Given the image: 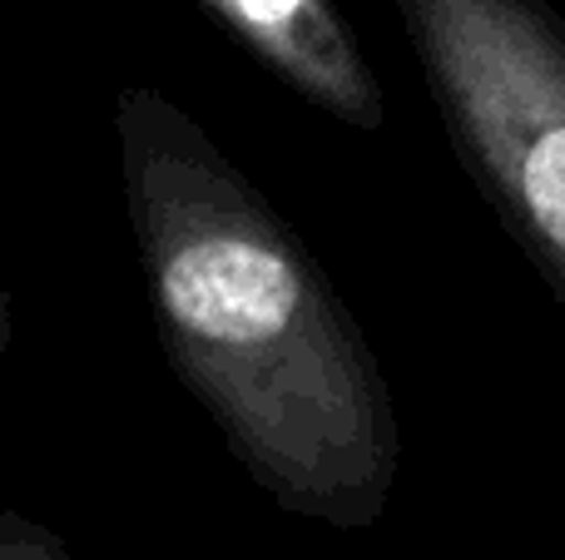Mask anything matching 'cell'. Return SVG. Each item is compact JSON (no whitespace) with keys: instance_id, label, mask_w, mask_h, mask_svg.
Masks as SVG:
<instances>
[{"instance_id":"6da1fadb","label":"cell","mask_w":565,"mask_h":560,"mask_svg":"<svg viewBox=\"0 0 565 560\" xmlns=\"http://www.w3.org/2000/svg\"><path fill=\"white\" fill-rule=\"evenodd\" d=\"M119 189L169 367L288 516L367 531L402 472L377 353L302 238L154 85L115 95Z\"/></svg>"},{"instance_id":"7a4b0ae2","label":"cell","mask_w":565,"mask_h":560,"mask_svg":"<svg viewBox=\"0 0 565 560\" xmlns=\"http://www.w3.org/2000/svg\"><path fill=\"white\" fill-rule=\"evenodd\" d=\"M467 174L565 303V20L546 0H392Z\"/></svg>"},{"instance_id":"3957f363","label":"cell","mask_w":565,"mask_h":560,"mask_svg":"<svg viewBox=\"0 0 565 560\" xmlns=\"http://www.w3.org/2000/svg\"><path fill=\"white\" fill-rule=\"evenodd\" d=\"M288 89L352 129H382L387 99L332 0H199Z\"/></svg>"},{"instance_id":"277c9868","label":"cell","mask_w":565,"mask_h":560,"mask_svg":"<svg viewBox=\"0 0 565 560\" xmlns=\"http://www.w3.org/2000/svg\"><path fill=\"white\" fill-rule=\"evenodd\" d=\"M0 560H79V556L40 521L0 511Z\"/></svg>"},{"instance_id":"5b68a950","label":"cell","mask_w":565,"mask_h":560,"mask_svg":"<svg viewBox=\"0 0 565 560\" xmlns=\"http://www.w3.org/2000/svg\"><path fill=\"white\" fill-rule=\"evenodd\" d=\"M10 333H15V323H10V303H6V288H0V353L10 347Z\"/></svg>"}]
</instances>
